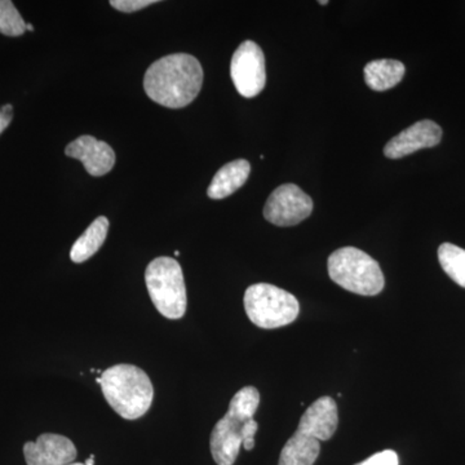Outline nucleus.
I'll return each mask as SVG.
<instances>
[{
    "label": "nucleus",
    "instance_id": "nucleus-23",
    "mask_svg": "<svg viewBox=\"0 0 465 465\" xmlns=\"http://www.w3.org/2000/svg\"><path fill=\"white\" fill-rule=\"evenodd\" d=\"M26 30H29V32H34V26L32 24H26Z\"/></svg>",
    "mask_w": 465,
    "mask_h": 465
},
{
    "label": "nucleus",
    "instance_id": "nucleus-12",
    "mask_svg": "<svg viewBox=\"0 0 465 465\" xmlns=\"http://www.w3.org/2000/svg\"><path fill=\"white\" fill-rule=\"evenodd\" d=\"M338 405L331 397H321L300 418L298 432L312 439L329 440L338 430Z\"/></svg>",
    "mask_w": 465,
    "mask_h": 465
},
{
    "label": "nucleus",
    "instance_id": "nucleus-4",
    "mask_svg": "<svg viewBox=\"0 0 465 465\" xmlns=\"http://www.w3.org/2000/svg\"><path fill=\"white\" fill-rule=\"evenodd\" d=\"M330 278L342 287L362 296L379 295L384 290L385 280L381 265L356 247H342L329 258Z\"/></svg>",
    "mask_w": 465,
    "mask_h": 465
},
{
    "label": "nucleus",
    "instance_id": "nucleus-15",
    "mask_svg": "<svg viewBox=\"0 0 465 465\" xmlns=\"http://www.w3.org/2000/svg\"><path fill=\"white\" fill-rule=\"evenodd\" d=\"M320 454V440L296 430L284 445L278 465H313Z\"/></svg>",
    "mask_w": 465,
    "mask_h": 465
},
{
    "label": "nucleus",
    "instance_id": "nucleus-11",
    "mask_svg": "<svg viewBox=\"0 0 465 465\" xmlns=\"http://www.w3.org/2000/svg\"><path fill=\"white\" fill-rule=\"evenodd\" d=\"M67 157L78 159L92 176H104L115 164V153L108 143L92 136H81L66 146Z\"/></svg>",
    "mask_w": 465,
    "mask_h": 465
},
{
    "label": "nucleus",
    "instance_id": "nucleus-6",
    "mask_svg": "<svg viewBox=\"0 0 465 465\" xmlns=\"http://www.w3.org/2000/svg\"><path fill=\"white\" fill-rule=\"evenodd\" d=\"M243 302L247 317L260 329L273 330L287 326L300 313L298 299L274 284H252L244 292Z\"/></svg>",
    "mask_w": 465,
    "mask_h": 465
},
{
    "label": "nucleus",
    "instance_id": "nucleus-13",
    "mask_svg": "<svg viewBox=\"0 0 465 465\" xmlns=\"http://www.w3.org/2000/svg\"><path fill=\"white\" fill-rule=\"evenodd\" d=\"M251 166L246 159H237L217 171L207 189L211 200H224L249 180Z\"/></svg>",
    "mask_w": 465,
    "mask_h": 465
},
{
    "label": "nucleus",
    "instance_id": "nucleus-25",
    "mask_svg": "<svg viewBox=\"0 0 465 465\" xmlns=\"http://www.w3.org/2000/svg\"><path fill=\"white\" fill-rule=\"evenodd\" d=\"M67 465H85L84 463H72V464H67Z\"/></svg>",
    "mask_w": 465,
    "mask_h": 465
},
{
    "label": "nucleus",
    "instance_id": "nucleus-21",
    "mask_svg": "<svg viewBox=\"0 0 465 465\" xmlns=\"http://www.w3.org/2000/svg\"><path fill=\"white\" fill-rule=\"evenodd\" d=\"M12 118H14V108L12 105H5L0 108V134L11 124Z\"/></svg>",
    "mask_w": 465,
    "mask_h": 465
},
{
    "label": "nucleus",
    "instance_id": "nucleus-16",
    "mask_svg": "<svg viewBox=\"0 0 465 465\" xmlns=\"http://www.w3.org/2000/svg\"><path fill=\"white\" fill-rule=\"evenodd\" d=\"M109 231V220L105 216H99L87 231L75 241L70 250V259L75 264H82L91 259L94 253L103 247Z\"/></svg>",
    "mask_w": 465,
    "mask_h": 465
},
{
    "label": "nucleus",
    "instance_id": "nucleus-22",
    "mask_svg": "<svg viewBox=\"0 0 465 465\" xmlns=\"http://www.w3.org/2000/svg\"><path fill=\"white\" fill-rule=\"evenodd\" d=\"M85 465H94V455H91L90 458L85 460Z\"/></svg>",
    "mask_w": 465,
    "mask_h": 465
},
{
    "label": "nucleus",
    "instance_id": "nucleus-24",
    "mask_svg": "<svg viewBox=\"0 0 465 465\" xmlns=\"http://www.w3.org/2000/svg\"><path fill=\"white\" fill-rule=\"evenodd\" d=\"M320 5H329V2H326V0H324V2H320Z\"/></svg>",
    "mask_w": 465,
    "mask_h": 465
},
{
    "label": "nucleus",
    "instance_id": "nucleus-19",
    "mask_svg": "<svg viewBox=\"0 0 465 465\" xmlns=\"http://www.w3.org/2000/svg\"><path fill=\"white\" fill-rule=\"evenodd\" d=\"M155 3H158L157 0H112L110 5L124 14H134Z\"/></svg>",
    "mask_w": 465,
    "mask_h": 465
},
{
    "label": "nucleus",
    "instance_id": "nucleus-1",
    "mask_svg": "<svg viewBox=\"0 0 465 465\" xmlns=\"http://www.w3.org/2000/svg\"><path fill=\"white\" fill-rule=\"evenodd\" d=\"M203 69L192 54H168L150 65L143 76L149 99L168 109L188 106L200 94Z\"/></svg>",
    "mask_w": 465,
    "mask_h": 465
},
{
    "label": "nucleus",
    "instance_id": "nucleus-7",
    "mask_svg": "<svg viewBox=\"0 0 465 465\" xmlns=\"http://www.w3.org/2000/svg\"><path fill=\"white\" fill-rule=\"evenodd\" d=\"M231 76L238 94L246 99H252L264 90L265 56L255 42H243L234 52L231 63Z\"/></svg>",
    "mask_w": 465,
    "mask_h": 465
},
{
    "label": "nucleus",
    "instance_id": "nucleus-14",
    "mask_svg": "<svg viewBox=\"0 0 465 465\" xmlns=\"http://www.w3.org/2000/svg\"><path fill=\"white\" fill-rule=\"evenodd\" d=\"M406 67L399 60L381 58L367 64L363 74L371 90L382 92L396 87L405 76Z\"/></svg>",
    "mask_w": 465,
    "mask_h": 465
},
{
    "label": "nucleus",
    "instance_id": "nucleus-2",
    "mask_svg": "<svg viewBox=\"0 0 465 465\" xmlns=\"http://www.w3.org/2000/svg\"><path fill=\"white\" fill-rule=\"evenodd\" d=\"M260 405V393L255 387L242 388L229 403L228 412L217 421L211 433L210 449L217 465H232L240 455L241 446L246 451L255 448L259 424L253 419Z\"/></svg>",
    "mask_w": 465,
    "mask_h": 465
},
{
    "label": "nucleus",
    "instance_id": "nucleus-5",
    "mask_svg": "<svg viewBox=\"0 0 465 465\" xmlns=\"http://www.w3.org/2000/svg\"><path fill=\"white\" fill-rule=\"evenodd\" d=\"M146 289L162 316L180 320L188 307L182 265L173 258L161 256L153 260L145 271Z\"/></svg>",
    "mask_w": 465,
    "mask_h": 465
},
{
    "label": "nucleus",
    "instance_id": "nucleus-17",
    "mask_svg": "<svg viewBox=\"0 0 465 465\" xmlns=\"http://www.w3.org/2000/svg\"><path fill=\"white\" fill-rule=\"evenodd\" d=\"M439 260L445 273L465 289V250L452 243H442L439 249Z\"/></svg>",
    "mask_w": 465,
    "mask_h": 465
},
{
    "label": "nucleus",
    "instance_id": "nucleus-18",
    "mask_svg": "<svg viewBox=\"0 0 465 465\" xmlns=\"http://www.w3.org/2000/svg\"><path fill=\"white\" fill-rule=\"evenodd\" d=\"M25 32V21L14 3L0 0V33L7 36H21Z\"/></svg>",
    "mask_w": 465,
    "mask_h": 465
},
{
    "label": "nucleus",
    "instance_id": "nucleus-8",
    "mask_svg": "<svg viewBox=\"0 0 465 465\" xmlns=\"http://www.w3.org/2000/svg\"><path fill=\"white\" fill-rule=\"evenodd\" d=\"M313 211V201L295 183L278 186L266 201L264 217L277 226H293L304 222Z\"/></svg>",
    "mask_w": 465,
    "mask_h": 465
},
{
    "label": "nucleus",
    "instance_id": "nucleus-3",
    "mask_svg": "<svg viewBox=\"0 0 465 465\" xmlns=\"http://www.w3.org/2000/svg\"><path fill=\"white\" fill-rule=\"evenodd\" d=\"M100 385L110 407L125 420L142 418L149 411L154 400V387L148 374L127 363L105 370Z\"/></svg>",
    "mask_w": 465,
    "mask_h": 465
},
{
    "label": "nucleus",
    "instance_id": "nucleus-20",
    "mask_svg": "<svg viewBox=\"0 0 465 465\" xmlns=\"http://www.w3.org/2000/svg\"><path fill=\"white\" fill-rule=\"evenodd\" d=\"M356 465H399V457L393 450H384Z\"/></svg>",
    "mask_w": 465,
    "mask_h": 465
},
{
    "label": "nucleus",
    "instance_id": "nucleus-10",
    "mask_svg": "<svg viewBox=\"0 0 465 465\" xmlns=\"http://www.w3.org/2000/svg\"><path fill=\"white\" fill-rule=\"evenodd\" d=\"M76 448L72 440L54 433H45L35 442L24 445L27 465H67L76 459Z\"/></svg>",
    "mask_w": 465,
    "mask_h": 465
},
{
    "label": "nucleus",
    "instance_id": "nucleus-9",
    "mask_svg": "<svg viewBox=\"0 0 465 465\" xmlns=\"http://www.w3.org/2000/svg\"><path fill=\"white\" fill-rule=\"evenodd\" d=\"M442 139V128L436 122L424 119L410 125L402 133L394 136L385 145V157L400 159L418 152V150L433 148Z\"/></svg>",
    "mask_w": 465,
    "mask_h": 465
}]
</instances>
